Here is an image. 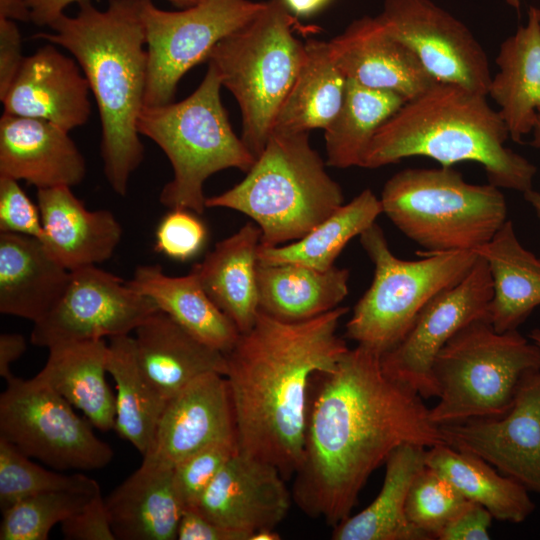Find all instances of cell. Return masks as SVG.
Segmentation results:
<instances>
[{
  "mask_svg": "<svg viewBox=\"0 0 540 540\" xmlns=\"http://www.w3.org/2000/svg\"><path fill=\"white\" fill-rule=\"evenodd\" d=\"M540 370V347L518 330L498 332L487 319L457 332L437 354L432 375L439 399L432 421L445 425L506 414L525 375Z\"/></svg>",
  "mask_w": 540,
  "mask_h": 540,
  "instance_id": "obj_9",
  "label": "cell"
},
{
  "mask_svg": "<svg viewBox=\"0 0 540 540\" xmlns=\"http://www.w3.org/2000/svg\"><path fill=\"white\" fill-rule=\"evenodd\" d=\"M321 376L292 497L305 514L335 527L396 448L447 443L424 398L388 376L379 353L357 345Z\"/></svg>",
  "mask_w": 540,
  "mask_h": 540,
  "instance_id": "obj_1",
  "label": "cell"
},
{
  "mask_svg": "<svg viewBox=\"0 0 540 540\" xmlns=\"http://www.w3.org/2000/svg\"><path fill=\"white\" fill-rule=\"evenodd\" d=\"M448 445L473 453L540 496V370L522 379L500 417L440 425Z\"/></svg>",
  "mask_w": 540,
  "mask_h": 540,
  "instance_id": "obj_16",
  "label": "cell"
},
{
  "mask_svg": "<svg viewBox=\"0 0 540 540\" xmlns=\"http://www.w3.org/2000/svg\"><path fill=\"white\" fill-rule=\"evenodd\" d=\"M0 18L14 21H30V12L26 0H0Z\"/></svg>",
  "mask_w": 540,
  "mask_h": 540,
  "instance_id": "obj_50",
  "label": "cell"
},
{
  "mask_svg": "<svg viewBox=\"0 0 540 540\" xmlns=\"http://www.w3.org/2000/svg\"><path fill=\"white\" fill-rule=\"evenodd\" d=\"M469 502L446 478L426 466L410 487L406 513L428 540L437 539Z\"/></svg>",
  "mask_w": 540,
  "mask_h": 540,
  "instance_id": "obj_40",
  "label": "cell"
},
{
  "mask_svg": "<svg viewBox=\"0 0 540 540\" xmlns=\"http://www.w3.org/2000/svg\"><path fill=\"white\" fill-rule=\"evenodd\" d=\"M493 516L480 504L469 502L440 532L439 540H488Z\"/></svg>",
  "mask_w": 540,
  "mask_h": 540,
  "instance_id": "obj_45",
  "label": "cell"
},
{
  "mask_svg": "<svg viewBox=\"0 0 540 540\" xmlns=\"http://www.w3.org/2000/svg\"><path fill=\"white\" fill-rule=\"evenodd\" d=\"M0 395V438L56 470H95L113 458L87 418L35 376L6 381Z\"/></svg>",
  "mask_w": 540,
  "mask_h": 540,
  "instance_id": "obj_11",
  "label": "cell"
},
{
  "mask_svg": "<svg viewBox=\"0 0 540 540\" xmlns=\"http://www.w3.org/2000/svg\"><path fill=\"white\" fill-rule=\"evenodd\" d=\"M285 481L272 464L238 451L193 509L251 537L257 530L275 529L286 517L292 495Z\"/></svg>",
  "mask_w": 540,
  "mask_h": 540,
  "instance_id": "obj_17",
  "label": "cell"
},
{
  "mask_svg": "<svg viewBox=\"0 0 540 540\" xmlns=\"http://www.w3.org/2000/svg\"><path fill=\"white\" fill-rule=\"evenodd\" d=\"M61 532L68 540H115L101 492L94 495L81 510L63 521Z\"/></svg>",
  "mask_w": 540,
  "mask_h": 540,
  "instance_id": "obj_44",
  "label": "cell"
},
{
  "mask_svg": "<svg viewBox=\"0 0 540 540\" xmlns=\"http://www.w3.org/2000/svg\"><path fill=\"white\" fill-rule=\"evenodd\" d=\"M90 92L87 78L75 58L47 42L25 57L1 98L3 113L45 120L70 132L88 121Z\"/></svg>",
  "mask_w": 540,
  "mask_h": 540,
  "instance_id": "obj_18",
  "label": "cell"
},
{
  "mask_svg": "<svg viewBox=\"0 0 540 540\" xmlns=\"http://www.w3.org/2000/svg\"><path fill=\"white\" fill-rule=\"evenodd\" d=\"M492 281L486 261L478 255L469 273L434 296L393 349L381 355L385 373L418 392L436 397L432 368L445 344L468 324L488 320Z\"/></svg>",
  "mask_w": 540,
  "mask_h": 540,
  "instance_id": "obj_14",
  "label": "cell"
},
{
  "mask_svg": "<svg viewBox=\"0 0 540 540\" xmlns=\"http://www.w3.org/2000/svg\"><path fill=\"white\" fill-rule=\"evenodd\" d=\"M48 350L47 362L35 377L80 410L95 428L114 429L116 397L106 381L105 339L60 343Z\"/></svg>",
  "mask_w": 540,
  "mask_h": 540,
  "instance_id": "obj_28",
  "label": "cell"
},
{
  "mask_svg": "<svg viewBox=\"0 0 540 540\" xmlns=\"http://www.w3.org/2000/svg\"><path fill=\"white\" fill-rule=\"evenodd\" d=\"M134 343L142 372L167 400L202 375L226 374L223 352L205 344L160 310L136 328Z\"/></svg>",
  "mask_w": 540,
  "mask_h": 540,
  "instance_id": "obj_23",
  "label": "cell"
},
{
  "mask_svg": "<svg viewBox=\"0 0 540 540\" xmlns=\"http://www.w3.org/2000/svg\"><path fill=\"white\" fill-rule=\"evenodd\" d=\"M86 173L85 158L68 131L45 120L2 114L0 176L38 190L73 187Z\"/></svg>",
  "mask_w": 540,
  "mask_h": 540,
  "instance_id": "obj_21",
  "label": "cell"
},
{
  "mask_svg": "<svg viewBox=\"0 0 540 540\" xmlns=\"http://www.w3.org/2000/svg\"><path fill=\"white\" fill-rule=\"evenodd\" d=\"M343 204L342 189L308 132L280 130L272 131L241 182L205 202L248 216L260 228V245L268 247L299 240Z\"/></svg>",
  "mask_w": 540,
  "mask_h": 540,
  "instance_id": "obj_5",
  "label": "cell"
},
{
  "mask_svg": "<svg viewBox=\"0 0 540 540\" xmlns=\"http://www.w3.org/2000/svg\"><path fill=\"white\" fill-rule=\"evenodd\" d=\"M0 232L34 237L42 241L44 228L38 205L26 195L19 181L0 176Z\"/></svg>",
  "mask_w": 540,
  "mask_h": 540,
  "instance_id": "obj_43",
  "label": "cell"
},
{
  "mask_svg": "<svg viewBox=\"0 0 540 540\" xmlns=\"http://www.w3.org/2000/svg\"><path fill=\"white\" fill-rule=\"evenodd\" d=\"M48 253L69 271L96 266L116 250L122 227L109 210H88L71 187L37 190Z\"/></svg>",
  "mask_w": 540,
  "mask_h": 540,
  "instance_id": "obj_22",
  "label": "cell"
},
{
  "mask_svg": "<svg viewBox=\"0 0 540 540\" xmlns=\"http://www.w3.org/2000/svg\"><path fill=\"white\" fill-rule=\"evenodd\" d=\"M104 500L116 539H177L184 509L175 489L173 467L143 458L140 467Z\"/></svg>",
  "mask_w": 540,
  "mask_h": 540,
  "instance_id": "obj_24",
  "label": "cell"
},
{
  "mask_svg": "<svg viewBox=\"0 0 540 540\" xmlns=\"http://www.w3.org/2000/svg\"><path fill=\"white\" fill-rule=\"evenodd\" d=\"M261 231L249 222L218 242L191 272L239 332L248 331L259 313L257 265Z\"/></svg>",
  "mask_w": 540,
  "mask_h": 540,
  "instance_id": "obj_27",
  "label": "cell"
},
{
  "mask_svg": "<svg viewBox=\"0 0 540 540\" xmlns=\"http://www.w3.org/2000/svg\"><path fill=\"white\" fill-rule=\"evenodd\" d=\"M128 284L205 344L224 354L235 345L238 328L191 271L184 276H169L158 265H141Z\"/></svg>",
  "mask_w": 540,
  "mask_h": 540,
  "instance_id": "obj_30",
  "label": "cell"
},
{
  "mask_svg": "<svg viewBox=\"0 0 540 540\" xmlns=\"http://www.w3.org/2000/svg\"><path fill=\"white\" fill-rule=\"evenodd\" d=\"M107 372L116 384L114 430L145 456L154 441L168 400L142 372L136 357L134 337L110 338Z\"/></svg>",
  "mask_w": 540,
  "mask_h": 540,
  "instance_id": "obj_35",
  "label": "cell"
},
{
  "mask_svg": "<svg viewBox=\"0 0 540 540\" xmlns=\"http://www.w3.org/2000/svg\"><path fill=\"white\" fill-rule=\"evenodd\" d=\"M347 307L285 322L261 311L225 354L239 451L275 466L287 481L304 452L312 377L332 371L349 349L337 334Z\"/></svg>",
  "mask_w": 540,
  "mask_h": 540,
  "instance_id": "obj_2",
  "label": "cell"
},
{
  "mask_svg": "<svg viewBox=\"0 0 540 540\" xmlns=\"http://www.w3.org/2000/svg\"><path fill=\"white\" fill-rule=\"evenodd\" d=\"M473 252L486 261L491 276L488 321L498 332L517 330L540 306V257L521 244L510 220Z\"/></svg>",
  "mask_w": 540,
  "mask_h": 540,
  "instance_id": "obj_29",
  "label": "cell"
},
{
  "mask_svg": "<svg viewBox=\"0 0 540 540\" xmlns=\"http://www.w3.org/2000/svg\"><path fill=\"white\" fill-rule=\"evenodd\" d=\"M328 44L335 63L347 79L397 93L406 101L437 82L416 55L387 32L377 16L352 21Z\"/></svg>",
  "mask_w": 540,
  "mask_h": 540,
  "instance_id": "obj_20",
  "label": "cell"
},
{
  "mask_svg": "<svg viewBox=\"0 0 540 540\" xmlns=\"http://www.w3.org/2000/svg\"><path fill=\"white\" fill-rule=\"evenodd\" d=\"M221 87L217 70L209 63L191 95L179 102L144 106L140 113V135L157 144L172 166L173 177L159 195L166 207L203 214L205 181L228 168L247 173L255 162L231 127L221 101Z\"/></svg>",
  "mask_w": 540,
  "mask_h": 540,
  "instance_id": "obj_6",
  "label": "cell"
},
{
  "mask_svg": "<svg viewBox=\"0 0 540 540\" xmlns=\"http://www.w3.org/2000/svg\"><path fill=\"white\" fill-rule=\"evenodd\" d=\"M295 16H310L324 8L331 0H282Z\"/></svg>",
  "mask_w": 540,
  "mask_h": 540,
  "instance_id": "obj_51",
  "label": "cell"
},
{
  "mask_svg": "<svg viewBox=\"0 0 540 540\" xmlns=\"http://www.w3.org/2000/svg\"><path fill=\"white\" fill-rule=\"evenodd\" d=\"M437 81L488 95L487 54L468 27L431 0H384L377 16Z\"/></svg>",
  "mask_w": 540,
  "mask_h": 540,
  "instance_id": "obj_15",
  "label": "cell"
},
{
  "mask_svg": "<svg viewBox=\"0 0 540 540\" xmlns=\"http://www.w3.org/2000/svg\"><path fill=\"white\" fill-rule=\"evenodd\" d=\"M533 140L532 145L540 148V112L537 114V119L535 122V126L533 128ZM525 200L531 205V207L534 209L537 217L540 219V193L530 189L523 193Z\"/></svg>",
  "mask_w": 540,
  "mask_h": 540,
  "instance_id": "obj_52",
  "label": "cell"
},
{
  "mask_svg": "<svg viewBox=\"0 0 540 540\" xmlns=\"http://www.w3.org/2000/svg\"><path fill=\"white\" fill-rule=\"evenodd\" d=\"M529 339L532 340L534 343H536L540 347V329L535 328L531 331L529 334Z\"/></svg>",
  "mask_w": 540,
  "mask_h": 540,
  "instance_id": "obj_54",
  "label": "cell"
},
{
  "mask_svg": "<svg viewBox=\"0 0 540 540\" xmlns=\"http://www.w3.org/2000/svg\"><path fill=\"white\" fill-rule=\"evenodd\" d=\"M101 491L94 479L81 474H62L36 464L8 441L0 438V509L45 492Z\"/></svg>",
  "mask_w": 540,
  "mask_h": 540,
  "instance_id": "obj_38",
  "label": "cell"
},
{
  "mask_svg": "<svg viewBox=\"0 0 540 540\" xmlns=\"http://www.w3.org/2000/svg\"><path fill=\"white\" fill-rule=\"evenodd\" d=\"M27 342L23 335L18 333H2L0 335V376L9 380L14 375L11 364L17 361L26 351Z\"/></svg>",
  "mask_w": 540,
  "mask_h": 540,
  "instance_id": "obj_49",
  "label": "cell"
},
{
  "mask_svg": "<svg viewBox=\"0 0 540 540\" xmlns=\"http://www.w3.org/2000/svg\"><path fill=\"white\" fill-rule=\"evenodd\" d=\"M486 95L463 86L435 82L406 101L374 134L361 167L379 168L422 156L444 167L479 163L489 183L525 193L536 166L505 146L508 129Z\"/></svg>",
  "mask_w": 540,
  "mask_h": 540,
  "instance_id": "obj_4",
  "label": "cell"
},
{
  "mask_svg": "<svg viewBox=\"0 0 540 540\" xmlns=\"http://www.w3.org/2000/svg\"><path fill=\"white\" fill-rule=\"evenodd\" d=\"M197 215L189 209H171L157 226L155 249L182 262L195 257L207 240V228Z\"/></svg>",
  "mask_w": 540,
  "mask_h": 540,
  "instance_id": "obj_42",
  "label": "cell"
},
{
  "mask_svg": "<svg viewBox=\"0 0 540 540\" xmlns=\"http://www.w3.org/2000/svg\"><path fill=\"white\" fill-rule=\"evenodd\" d=\"M346 83L328 42L307 41L303 63L278 111L273 130H325L341 108Z\"/></svg>",
  "mask_w": 540,
  "mask_h": 540,
  "instance_id": "obj_34",
  "label": "cell"
},
{
  "mask_svg": "<svg viewBox=\"0 0 540 540\" xmlns=\"http://www.w3.org/2000/svg\"><path fill=\"white\" fill-rule=\"evenodd\" d=\"M297 21L282 0L265 1L247 23L220 40L208 56L242 115L241 139L257 158L305 56Z\"/></svg>",
  "mask_w": 540,
  "mask_h": 540,
  "instance_id": "obj_8",
  "label": "cell"
},
{
  "mask_svg": "<svg viewBox=\"0 0 540 540\" xmlns=\"http://www.w3.org/2000/svg\"><path fill=\"white\" fill-rule=\"evenodd\" d=\"M426 466L446 478L467 500L486 508L496 520L521 523L535 510L524 486L473 453L438 444L426 450Z\"/></svg>",
  "mask_w": 540,
  "mask_h": 540,
  "instance_id": "obj_33",
  "label": "cell"
},
{
  "mask_svg": "<svg viewBox=\"0 0 540 540\" xmlns=\"http://www.w3.org/2000/svg\"><path fill=\"white\" fill-rule=\"evenodd\" d=\"M75 16L65 13L33 37L67 50L80 65L101 122L104 174L125 196L144 158L138 119L145 105L148 55L141 0H109L100 10L83 0Z\"/></svg>",
  "mask_w": 540,
  "mask_h": 540,
  "instance_id": "obj_3",
  "label": "cell"
},
{
  "mask_svg": "<svg viewBox=\"0 0 540 540\" xmlns=\"http://www.w3.org/2000/svg\"><path fill=\"white\" fill-rule=\"evenodd\" d=\"M51 491L28 497L2 513L1 540H46L51 529L81 510L97 493Z\"/></svg>",
  "mask_w": 540,
  "mask_h": 540,
  "instance_id": "obj_39",
  "label": "cell"
},
{
  "mask_svg": "<svg viewBox=\"0 0 540 540\" xmlns=\"http://www.w3.org/2000/svg\"><path fill=\"white\" fill-rule=\"evenodd\" d=\"M281 537L275 529H260L252 533L250 540H279Z\"/></svg>",
  "mask_w": 540,
  "mask_h": 540,
  "instance_id": "obj_53",
  "label": "cell"
},
{
  "mask_svg": "<svg viewBox=\"0 0 540 540\" xmlns=\"http://www.w3.org/2000/svg\"><path fill=\"white\" fill-rule=\"evenodd\" d=\"M406 102L401 95L347 79L344 100L324 130L327 165H362L366 149L380 126Z\"/></svg>",
  "mask_w": 540,
  "mask_h": 540,
  "instance_id": "obj_37",
  "label": "cell"
},
{
  "mask_svg": "<svg viewBox=\"0 0 540 540\" xmlns=\"http://www.w3.org/2000/svg\"><path fill=\"white\" fill-rule=\"evenodd\" d=\"M24 59L22 36L16 21L0 18V99L10 88Z\"/></svg>",
  "mask_w": 540,
  "mask_h": 540,
  "instance_id": "obj_46",
  "label": "cell"
},
{
  "mask_svg": "<svg viewBox=\"0 0 540 540\" xmlns=\"http://www.w3.org/2000/svg\"><path fill=\"white\" fill-rule=\"evenodd\" d=\"M379 200L382 213L427 253L473 251L507 220L500 188L470 184L452 167L401 170Z\"/></svg>",
  "mask_w": 540,
  "mask_h": 540,
  "instance_id": "obj_7",
  "label": "cell"
},
{
  "mask_svg": "<svg viewBox=\"0 0 540 540\" xmlns=\"http://www.w3.org/2000/svg\"><path fill=\"white\" fill-rule=\"evenodd\" d=\"M349 270L299 264L257 265L259 311L285 322L305 321L338 307L348 295Z\"/></svg>",
  "mask_w": 540,
  "mask_h": 540,
  "instance_id": "obj_31",
  "label": "cell"
},
{
  "mask_svg": "<svg viewBox=\"0 0 540 540\" xmlns=\"http://www.w3.org/2000/svg\"><path fill=\"white\" fill-rule=\"evenodd\" d=\"M239 451L235 439L209 444L173 467V481L183 509H193L225 464Z\"/></svg>",
  "mask_w": 540,
  "mask_h": 540,
  "instance_id": "obj_41",
  "label": "cell"
},
{
  "mask_svg": "<svg viewBox=\"0 0 540 540\" xmlns=\"http://www.w3.org/2000/svg\"><path fill=\"white\" fill-rule=\"evenodd\" d=\"M488 95L498 105L509 137L521 143L540 112V9L531 6L525 25L505 39L496 57Z\"/></svg>",
  "mask_w": 540,
  "mask_h": 540,
  "instance_id": "obj_26",
  "label": "cell"
},
{
  "mask_svg": "<svg viewBox=\"0 0 540 540\" xmlns=\"http://www.w3.org/2000/svg\"><path fill=\"white\" fill-rule=\"evenodd\" d=\"M178 540H249L250 535L221 526L194 509H184L177 529Z\"/></svg>",
  "mask_w": 540,
  "mask_h": 540,
  "instance_id": "obj_47",
  "label": "cell"
},
{
  "mask_svg": "<svg viewBox=\"0 0 540 540\" xmlns=\"http://www.w3.org/2000/svg\"><path fill=\"white\" fill-rule=\"evenodd\" d=\"M382 214L379 198L365 189L349 203L320 222L299 240L278 246L258 248V262L263 264H299L327 270L356 236L372 226Z\"/></svg>",
  "mask_w": 540,
  "mask_h": 540,
  "instance_id": "obj_36",
  "label": "cell"
},
{
  "mask_svg": "<svg viewBox=\"0 0 540 540\" xmlns=\"http://www.w3.org/2000/svg\"><path fill=\"white\" fill-rule=\"evenodd\" d=\"M83 0H26L30 21L38 26H49L57 17L65 13L66 7ZM180 8L198 4L202 0H167Z\"/></svg>",
  "mask_w": 540,
  "mask_h": 540,
  "instance_id": "obj_48",
  "label": "cell"
},
{
  "mask_svg": "<svg viewBox=\"0 0 540 540\" xmlns=\"http://www.w3.org/2000/svg\"><path fill=\"white\" fill-rule=\"evenodd\" d=\"M505 1L510 7L518 10L520 9L523 0H505Z\"/></svg>",
  "mask_w": 540,
  "mask_h": 540,
  "instance_id": "obj_55",
  "label": "cell"
},
{
  "mask_svg": "<svg viewBox=\"0 0 540 540\" xmlns=\"http://www.w3.org/2000/svg\"><path fill=\"white\" fill-rule=\"evenodd\" d=\"M158 311L128 281L89 266L71 272L68 286L50 312L34 323L30 341L53 345L130 335Z\"/></svg>",
  "mask_w": 540,
  "mask_h": 540,
  "instance_id": "obj_13",
  "label": "cell"
},
{
  "mask_svg": "<svg viewBox=\"0 0 540 540\" xmlns=\"http://www.w3.org/2000/svg\"><path fill=\"white\" fill-rule=\"evenodd\" d=\"M71 271L34 237L0 232V312L33 323L65 292Z\"/></svg>",
  "mask_w": 540,
  "mask_h": 540,
  "instance_id": "obj_25",
  "label": "cell"
},
{
  "mask_svg": "<svg viewBox=\"0 0 540 540\" xmlns=\"http://www.w3.org/2000/svg\"><path fill=\"white\" fill-rule=\"evenodd\" d=\"M359 238L374 265V275L346 323V337L380 355L398 345L422 308L461 281L478 258L473 251H418L419 260L400 259L376 223Z\"/></svg>",
  "mask_w": 540,
  "mask_h": 540,
  "instance_id": "obj_10",
  "label": "cell"
},
{
  "mask_svg": "<svg viewBox=\"0 0 540 540\" xmlns=\"http://www.w3.org/2000/svg\"><path fill=\"white\" fill-rule=\"evenodd\" d=\"M403 444L385 462L382 488L370 505L333 527L334 540H428L409 521L406 502L415 477L426 467V450Z\"/></svg>",
  "mask_w": 540,
  "mask_h": 540,
  "instance_id": "obj_32",
  "label": "cell"
},
{
  "mask_svg": "<svg viewBox=\"0 0 540 540\" xmlns=\"http://www.w3.org/2000/svg\"><path fill=\"white\" fill-rule=\"evenodd\" d=\"M230 439L237 437L227 380L212 372L168 400L151 449L143 458L174 467L197 450Z\"/></svg>",
  "mask_w": 540,
  "mask_h": 540,
  "instance_id": "obj_19",
  "label": "cell"
},
{
  "mask_svg": "<svg viewBox=\"0 0 540 540\" xmlns=\"http://www.w3.org/2000/svg\"><path fill=\"white\" fill-rule=\"evenodd\" d=\"M265 5L251 0H202L180 11L141 0L148 55L145 105L174 101L181 78L208 59L214 46L251 20Z\"/></svg>",
  "mask_w": 540,
  "mask_h": 540,
  "instance_id": "obj_12",
  "label": "cell"
}]
</instances>
